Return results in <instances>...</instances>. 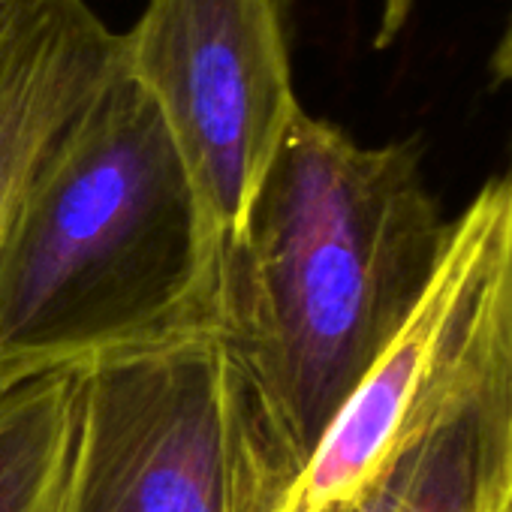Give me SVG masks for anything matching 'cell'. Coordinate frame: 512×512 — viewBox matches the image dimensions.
<instances>
[{"label":"cell","mask_w":512,"mask_h":512,"mask_svg":"<svg viewBox=\"0 0 512 512\" xmlns=\"http://www.w3.org/2000/svg\"><path fill=\"white\" fill-rule=\"evenodd\" d=\"M79 374L0 392V512H73Z\"/></svg>","instance_id":"obj_8"},{"label":"cell","mask_w":512,"mask_h":512,"mask_svg":"<svg viewBox=\"0 0 512 512\" xmlns=\"http://www.w3.org/2000/svg\"><path fill=\"white\" fill-rule=\"evenodd\" d=\"M121 64V34L88 0H0V256L79 112Z\"/></svg>","instance_id":"obj_6"},{"label":"cell","mask_w":512,"mask_h":512,"mask_svg":"<svg viewBox=\"0 0 512 512\" xmlns=\"http://www.w3.org/2000/svg\"><path fill=\"white\" fill-rule=\"evenodd\" d=\"M217 326L178 151L124 73L40 169L0 256V392Z\"/></svg>","instance_id":"obj_2"},{"label":"cell","mask_w":512,"mask_h":512,"mask_svg":"<svg viewBox=\"0 0 512 512\" xmlns=\"http://www.w3.org/2000/svg\"><path fill=\"white\" fill-rule=\"evenodd\" d=\"M503 208L506 178L485 181L455 217L452 241L419 308L311 455L263 488L226 497L223 512H359L488 350Z\"/></svg>","instance_id":"obj_4"},{"label":"cell","mask_w":512,"mask_h":512,"mask_svg":"<svg viewBox=\"0 0 512 512\" xmlns=\"http://www.w3.org/2000/svg\"><path fill=\"white\" fill-rule=\"evenodd\" d=\"M494 73L512 85V37H503L494 55ZM503 178H506V208H503V229H500L497 266H494V284H491V302H488V341H491V353H494L497 374L503 383V398H506L509 473H512V172ZM506 512H512V485H509Z\"/></svg>","instance_id":"obj_9"},{"label":"cell","mask_w":512,"mask_h":512,"mask_svg":"<svg viewBox=\"0 0 512 512\" xmlns=\"http://www.w3.org/2000/svg\"><path fill=\"white\" fill-rule=\"evenodd\" d=\"M121 67L154 103L187 178L214 296L263 178L302 109L278 0H148Z\"/></svg>","instance_id":"obj_3"},{"label":"cell","mask_w":512,"mask_h":512,"mask_svg":"<svg viewBox=\"0 0 512 512\" xmlns=\"http://www.w3.org/2000/svg\"><path fill=\"white\" fill-rule=\"evenodd\" d=\"M413 4L416 0H383L380 25H377V37H374L377 49H389L401 37V31L407 28V19L413 13Z\"/></svg>","instance_id":"obj_10"},{"label":"cell","mask_w":512,"mask_h":512,"mask_svg":"<svg viewBox=\"0 0 512 512\" xmlns=\"http://www.w3.org/2000/svg\"><path fill=\"white\" fill-rule=\"evenodd\" d=\"M79 374L73 512H223V356L190 326Z\"/></svg>","instance_id":"obj_5"},{"label":"cell","mask_w":512,"mask_h":512,"mask_svg":"<svg viewBox=\"0 0 512 512\" xmlns=\"http://www.w3.org/2000/svg\"><path fill=\"white\" fill-rule=\"evenodd\" d=\"M506 37H512V22H509V31H506Z\"/></svg>","instance_id":"obj_11"},{"label":"cell","mask_w":512,"mask_h":512,"mask_svg":"<svg viewBox=\"0 0 512 512\" xmlns=\"http://www.w3.org/2000/svg\"><path fill=\"white\" fill-rule=\"evenodd\" d=\"M509 485L506 398L488 341L467 383L359 512H506Z\"/></svg>","instance_id":"obj_7"},{"label":"cell","mask_w":512,"mask_h":512,"mask_svg":"<svg viewBox=\"0 0 512 512\" xmlns=\"http://www.w3.org/2000/svg\"><path fill=\"white\" fill-rule=\"evenodd\" d=\"M455 217L416 139L359 145L299 109L223 266V500L299 467L419 308Z\"/></svg>","instance_id":"obj_1"}]
</instances>
